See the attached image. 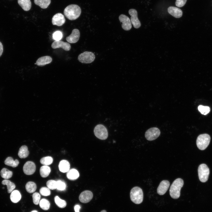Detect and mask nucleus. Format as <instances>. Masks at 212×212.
Wrapping results in <instances>:
<instances>
[{
	"instance_id": "nucleus-1",
	"label": "nucleus",
	"mask_w": 212,
	"mask_h": 212,
	"mask_svg": "<svg viewBox=\"0 0 212 212\" xmlns=\"http://www.w3.org/2000/svg\"><path fill=\"white\" fill-rule=\"evenodd\" d=\"M81 11V8L79 6L76 4H71L65 8L64 13L68 19L74 20L80 16Z\"/></svg>"
},
{
	"instance_id": "nucleus-2",
	"label": "nucleus",
	"mask_w": 212,
	"mask_h": 212,
	"mask_svg": "<svg viewBox=\"0 0 212 212\" xmlns=\"http://www.w3.org/2000/svg\"><path fill=\"white\" fill-rule=\"evenodd\" d=\"M184 184L183 180L180 178L176 179L171 184L169 190L170 196L172 198L177 199L180 196V190Z\"/></svg>"
},
{
	"instance_id": "nucleus-3",
	"label": "nucleus",
	"mask_w": 212,
	"mask_h": 212,
	"mask_svg": "<svg viewBox=\"0 0 212 212\" xmlns=\"http://www.w3.org/2000/svg\"><path fill=\"white\" fill-rule=\"evenodd\" d=\"M130 196L131 201L136 204H139L142 203L143 200V194L141 188L138 186L133 188L130 193Z\"/></svg>"
},
{
	"instance_id": "nucleus-4",
	"label": "nucleus",
	"mask_w": 212,
	"mask_h": 212,
	"mask_svg": "<svg viewBox=\"0 0 212 212\" xmlns=\"http://www.w3.org/2000/svg\"><path fill=\"white\" fill-rule=\"evenodd\" d=\"M210 140L211 137L208 134L205 133L200 135L196 141L197 147L201 150H204L209 145Z\"/></svg>"
},
{
	"instance_id": "nucleus-5",
	"label": "nucleus",
	"mask_w": 212,
	"mask_h": 212,
	"mask_svg": "<svg viewBox=\"0 0 212 212\" xmlns=\"http://www.w3.org/2000/svg\"><path fill=\"white\" fill-rule=\"evenodd\" d=\"M199 179L202 182H206L208 179L210 173L209 169L205 164H200L198 168Z\"/></svg>"
},
{
	"instance_id": "nucleus-6",
	"label": "nucleus",
	"mask_w": 212,
	"mask_h": 212,
	"mask_svg": "<svg viewBox=\"0 0 212 212\" xmlns=\"http://www.w3.org/2000/svg\"><path fill=\"white\" fill-rule=\"evenodd\" d=\"M94 133L97 138L102 140L106 139L108 136L106 128L101 124L95 126L94 129Z\"/></svg>"
},
{
	"instance_id": "nucleus-7",
	"label": "nucleus",
	"mask_w": 212,
	"mask_h": 212,
	"mask_svg": "<svg viewBox=\"0 0 212 212\" xmlns=\"http://www.w3.org/2000/svg\"><path fill=\"white\" fill-rule=\"evenodd\" d=\"M95 59L94 54L92 52L88 51H85L80 54L78 57V59L79 62L85 64L92 63Z\"/></svg>"
},
{
	"instance_id": "nucleus-8",
	"label": "nucleus",
	"mask_w": 212,
	"mask_h": 212,
	"mask_svg": "<svg viewBox=\"0 0 212 212\" xmlns=\"http://www.w3.org/2000/svg\"><path fill=\"white\" fill-rule=\"evenodd\" d=\"M160 132L159 129L157 127L151 128L145 132V136L148 140H153L157 138L160 135Z\"/></svg>"
},
{
	"instance_id": "nucleus-9",
	"label": "nucleus",
	"mask_w": 212,
	"mask_h": 212,
	"mask_svg": "<svg viewBox=\"0 0 212 212\" xmlns=\"http://www.w3.org/2000/svg\"><path fill=\"white\" fill-rule=\"evenodd\" d=\"M128 13L131 16V21L134 27L136 29L139 28L141 24L138 17L137 11L134 9H130L129 10Z\"/></svg>"
},
{
	"instance_id": "nucleus-10",
	"label": "nucleus",
	"mask_w": 212,
	"mask_h": 212,
	"mask_svg": "<svg viewBox=\"0 0 212 212\" xmlns=\"http://www.w3.org/2000/svg\"><path fill=\"white\" fill-rule=\"evenodd\" d=\"M119 19L122 23V28L124 30L128 31L132 28V24L130 19L126 15L122 14L120 15Z\"/></svg>"
},
{
	"instance_id": "nucleus-11",
	"label": "nucleus",
	"mask_w": 212,
	"mask_h": 212,
	"mask_svg": "<svg viewBox=\"0 0 212 212\" xmlns=\"http://www.w3.org/2000/svg\"><path fill=\"white\" fill-rule=\"evenodd\" d=\"M51 47L54 49L61 48L66 51H69L71 48L69 43L60 40L54 41L52 44Z\"/></svg>"
},
{
	"instance_id": "nucleus-12",
	"label": "nucleus",
	"mask_w": 212,
	"mask_h": 212,
	"mask_svg": "<svg viewBox=\"0 0 212 212\" xmlns=\"http://www.w3.org/2000/svg\"><path fill=\"white\" fill-rule=\"evenodd\" d=\"M36 170V166L34 163L31 161L26 162L24 164L23 167V170L24 173L27 175H31L33 174Z\"/></svg>"
},
{
	"instance_id": "nucleus-13",
	"label": "nucleus",
	"mask_w": 212,
	"mask_h": 212,
	"mask_svg": "<svg viewBox=\"0 0 212 212\" xmlns=\"http://www.w3.org/2000/svg\"><path fill=\"white\" fill-rule=\"evenodd\" d=\"M93 197V194L91 191L86 190L80 193L79 196V199L81 202L87 203L92 199Z\"/></svg>"
},
{
	"instance_id": "nucleus-14",
	"label": "nucleus",
	"mask_w": 212,
	"mask_h": 212,
	"mask_svg": "<svg viewBox=\"0 0 212 212\" xmlns=\"http://www.w3.org/2000/svg\"><path fill=\"white\" fill-rule=\"evenodd\" d=\"M80 36L79 30L77 29H73L71 34L66 38V40L68 42L74 43L78 42Z\"/></svg>"
},
{
	"instance_id": "nucleus-15",
	"label": "nucleus",
	"mask_w": 212,
	"mask_h": 212,
	"mask_svg": "<svg viewBox=\"0 0 212 212\" xmlns=\"http://www.w3.org/2000/svg\"><path fill=\"white\" fill-rule=\"evenodd\" d=\"M65 19L64 16L61 13H58L55 14L52 19V23L53 25L58 26L62 25L65 22Z\"/></svg>"
},
{
	"instance_id": "nucleus-16",
	"label": "nucleus",
	"mask_w": 212,
	"mask_h": 212,
	"mask_svg": "<svg viewBox=\"0 0 212 212\" xmlns=\"http://www.w3.org/2000/svg\"><path fill=\"white\" fill-rule=\"evenodd\" d=\"M170 183L167 180H162L160 183L157 189L158 193L160 195L165 194L170 186Z\"/></svg>"
},
{
	"instance_id": "nucleus-17",
	"label": "nucleus",
	"mask_w": 212,
	"mask_h": 212,
	"mask_svg": "<svg viewBox=\"0 0 212 212\" xmlns=\"http://www.w3.org/2000/svg\"><path fill=\"white\" fill-rule=\"evenodd\" d=\"M168 11L170 14L176 18H180L182 16V11L176 7L170 6L168 8Z\"/></svg>"
},
{
	"instance_id": "nucleus-18",
	"label": "nucleus",
	"mask_w": 212,
	"mask_h": 212,
	"mask_svg": "<svg viewBox=\"0 0 212 212\" xmlns=\"http://www.w3.org/2000/svg\"><path fill=\"white\" fill-rule=\"evenodd\" d=\"M52 61V58L48 56L41 57L36 61V64L39 66L42 67L50 63Z\"/></svg>"
},
{
	"instance_id": "nucleus-19",
	"label": "nucleus",
	"mask_w": 212,
	"mask_h": 212,
	"mask_svg": "<svg viewBox=\"0 0 212 212\" xmlns=\"http://www.w3.org/2000/svg\"><path fill=\"white\" fill-rule=\"evenodd\" d=\"M70 167L69 163L66 160H61L59 164V170L62 173L67 172L69 170Z\"/></svg>"
},
{
	"instance_id": "nucleus-20",
	"label": "nucleus",
	"mask_w": 212,
	"mask_h": 212,
	"mask_svg": "<svg viewBox=\"0 0 212 212\" xmlns=\"http://www.w3.org/2000/svg\"><path fill=\"white\" fill-rule=\"evenodd\" d=\"M67 178L71 180H74L79 176V173L76 169L73 168L69 170L67 173Z\"/></svg>"
},
{
	"instance_id": "nucleus-21",
	"label": "nucleus",
	"mask_w": 212,
	"mask_h": 212,
	"mask_svg": "<svg viewBox=\"0 0 212 212\" xmlns=\"http://www.w3.org/2000/svg\"><path fill=\"white\" fill-rule=\"evenodd\" d=\"M19 4L25 11H28L31 7V2L30 0H18Z\"/></svg>"
},
{
	"instance_id": "nucleus-22",
	"label": "nucleus",
	"mask_w": 212,
	"mask_h": 212,
	"mask_svg": "<svg viewBox=\"0 0 212 212\" xmlns=\"http://www.w3.org/2000/svg\"><path fill=\"white\" fill-rule=\"evenodd\" d=\"M21 198V195L19 191L15 190L11 192L10 198L12 202L17 203L20 200Z\"/></svg>"
},
{
	"instance_id": "nucleus-23",
	"label": "nucleus",
	"mask_w": 212,
	"mask_h": 212,
	"mask_svg": "<svg viewBox=\"0 0 212 212\" xmlns=\"http://www.w3.org/2000/svg\"><path fill=\"white\" fill-rule=\"evenodd\" d=\"M29 154L27 147L26 145H23L19 148L18 155L21 158H24L28 157Z\"/></svg>"
},
{
	"instance_id": "nucleus-24",
	"label": "nucleus",
	"mask_w": 212,
	"mask_h": 212,
	"mask_svg": "<svg viewBox=\"0 0 212 212\" xmlns=\"http://www.w3.org/2000/svg\"><path fill=\"white\" fill-rule=\"evenodd\" d=\"M4 163L6 165L15 168L18 165L19 162L17 160H14L12 158L9 157L7 158L5 160Z\"/></svg>"
},
{
	"instance_id": "nucleus-25",
	"label": "nucleus",
	"mask_w": 212,
	"mask_h": 212,
	"mask_svg": "<svg viewBox=\"0 0 212 212\" xmlns=\"http://www.w3.org/2000/svg\"><path fill=\"white\" fill-rule=\"evenodd\" d=\"M34 3L43 9L47 8L51 3V0H34Z\"/></svg>"
},
{
	"instance_id": "nucleus-26",
	"label": "nucleus",
	"mask_w": 212,
	"mask_h": 212,
	"mask_svg": "<svg viewBox=\"0 0 212 212\" xmlns=\"http://www.w3.org/2000/svg\"><path fill=\"white\" fill-rule=\"evenodd\" d=\"M51 172L50 168L47 165L42 166L40 169V173L43 178H46L49 175Z\"/></svg>"
},
{
	"instance_id": "nucleus-27",
	"label": "nucleus",
	"mask_w": 212,
	"mask_h": 212,
	"mask_svg": "<svg viewBox=\"0 0 212 212\" xmlns=\"http://www.w3.org/2000/svg\"><path fill=\"white\" fill-rule=\"evenodd\" d=\"M2 184L3 185H6L7 188V191L10 193L15 188L16 186L10 180L5 179L2 181Z\"/></svg>"
},
{
	"instance_id": "nucleus-28",
	"label": "nucleus",
	"mask_w": 212,
	"mask_h": 212,
	"mask_svg": "<svg viewBox=\"0 0 212 212\" xmlns=\"http://www.w3.org/2000/svg\"><path fill=\"white\" fill-rule=\"evenodd\" d=\"M26 191L29 193H32L34 192L37 188L36 184L34 182L29 181L27 182L25 186Z\"/></svg>"
},
{
	"instance_id": "nucleus-29",
	"label": "nucleus",
	"mask_w": 212,
	"mask_h": 212,
	"mask_svg": "<svg viewBox=\"0 0 212 212\" xmlns=\"http://www.w3.org/2000/svg\"><path fill=\"white\" fill-rule=\"evenodd\" d=\"M0 175L2 178L8 179L12 177V172L5 168H4L0 171Z\"/></svg>"
},
{
	"instance_id": "nucleus-30",
	"label": "nucleus",
	"mask_w": 212,
	"mask_h": 212,
	"mask_svg": "<svg viewBox=\"0 0 212 212\" xmlns=\"http://www.w3.org/2000/svg\"><path fill=\"white\" fill-rule=\"evenodd\" d=\"M40 207L44 210H47L50 208V203L47 199L43 198L41 199L39 203Z\"/></svg>"
},
{
	"instance_id": "nucleus-31",
	"label": "nucleus",
	"mask_w": 212,
	"mask_h": 212,
	"mask_svg": "<svg viewBox=\"0 0 212 212\" xmlns=\"http://www.w3.org/2000/svg\"><path fill=\"white\" fill-rule=\"evenodd\" d=\"M54 202L58 207L61 208L65 207L67 205L65 201L61 199L58 196H56L54 198Z\"/></svg>"
},
{
	"instance_id": "nucleus-32",
	"label": "nucleus",
	"mask_w": 212,
	"mask_h": 212,
	"mask_svg": "<svg viewBox=\"0 0 212 212\" xmlns=\"http://www.w3.org/2000/svg\"><path fill=\"white\" fill-rule=\"evenodd\" d=\"M53 158L50 156H47L42 158L40 160V163L44 165H48L51 164L53 162Z\"/></svg>"
},
{
	"instance_id": "nucleus-33",
	"label": "nucleus",
	"mask_w": 212,
	"mask_h": 212,
	"mask_svg": "<svg viewBox=\"0 0 212 212\" xmlns=\"http://www.w3.org/2000/svg\"><path fill=\"white\" fill-rule=\"evenodd\" d=\"M198 110L201 114L205 115L210 112V109L208 106L200 105L198 107Z\"/></svg>"
},
{
	"instance_id": "nucleus-34",
	"label": "nucleus",
	"mask_w": 212,
	"mask_h": 212,
	"mask_svg": "<svg viewBox=\"0 0 212 212\" xmlns=\"http://www.w3.org/2000/svg\"><path fill=\"white\" fill-rule=\"evenodd\" d=\"M66 184L65 182L61 180L57 181V189L59 191H63L65 190Z\"/></svg>"
},
{
	"instance_id": "nucleus-35",
	"label": "nucleus",
	"mask_w": 212,
	"mask_h": 212,
	"mask_svg": "<svg viewBox=\"0 0 212 212\" xmlns=\"http://www.w3.org/2000/svg\"><path fill=\"white\" fill-rule=\"evenodd\" d=\"M48 188L51 190H54L57 188V181L54 180H49L46 183Z\"/></svg>"
},
{
	"instance_id": "nucleus-36",
	"label": "nucleus",
	"mask_w": 212,
	"mask_h": 212,
	"mask_svg": "<svg viewBox=\"0 0 212 212\" xmlns=\"http://www.w3.org/2000/svg\"><path fill=\"white\" fill-rule=\"evenodd\" d=\"M41 196L38 193L36 192L32 195L33 201L34 203L36 205H38L40 202Z\"/></svg>"
},
{
	"instance_id": "nucleus-37",
	"label": "nucleus",
	"mask_w": 212,
	"mask_h": 212,
	"mask_svg": "<svg viewBox=\"0 0 212 212\" xmlns=\"http://www.w3.org/2000/svg\"><path fill=\"white\" fill-rule=\"evenodd\" d=\"M39 192L42 195L44 196H49L51 194L50 189L46 187L41 188L40 189Z\"/></svg>"
},
{
	"instance_id": "nucleus-38",
	"label": "nucleus",
	"mask_w": 212,
	"mask_h": 212,
	"mask_svg": "<svg viewBox=\"0 0 212 212\" xmlns=\"http://www.w3.org/2000/svg\"><path fill=\"white\" fill-rule=\"evenodd\" d=\"M62 33L59 31L55 32L53 34V38L56 41L60 40L62 38Z\"/></svg>"
},
{
	"instance_id": "nucleus-39",
	"label": "nucleus",
	"mask_w": 212,
	"mask_h": 212,
	"mask_svg": "<svg viewBox=\"0 0 212 212\" xmlns=\"http://www.w3.org/2000/svg\"><path fill=\"white\" fill-rule=\"evenodd\" d=\"M187 0H176L175 4L176 6L181 7L183 6L186 4Z\"/></svg>"
},
{
	"instance_id": "nucleus-40",
	"label": "nucleus",
	"mask_w": 212,
	"mask_h": 212,
	"mask_svg": "<svg viewBox=\"0 0 212 212\" xmlns=\"http://www.w3.org/2000/svg\"><path fill=\"white\" fill-rule=\"evenodd\" d=\"M80 206L79 205H76L74 206V210L75 212H80Z\"/></svg>"
},
{
	"instance_id": "nucleus-41",
	"label": "nucleus",
	"mask_w": 212,
	"mask_h": 212,
	"mask_svg": "<svg viewBox=\"0 0 212 212\" xmlns=\"http://www.w3.org/2000/svg\"><path fill=\"white\" fill-rule=\"evenodd\" d=\"M3 46L2 44V43L1 42H0V57L2 55L3 52Z\"/></svg>"
},
{
	"instance_id": "nucleus-42",
	"label": "nucleus",
	"mask_w": 212,
	"mask_h": 212,
	"mask_svg": "<svg viewBox=\"0 0 212 212\" xmlns=\"http://www.w3.org/2000/svg\"><path fill=\"white\" fill-rule=\"evenodd\" d=\"M31 212H38L36 210H33L31 211Z\"/></svg>"
},
{
	"instance_id": "nucleus-43",
	"label": "nucleus",
	"mask_w": 212,
	"mask_h": 212,
	"mask_svg": "<svg viewBox=\"0 0 212 212\" xmlns=\"http://www.w3.org/2000/svg\"><path fill=\"white\" fill-rule=\"evenodd\" d=\"M100 212H107L105 210H103L102 211Z\"/></svg>"
}]
</instances>
